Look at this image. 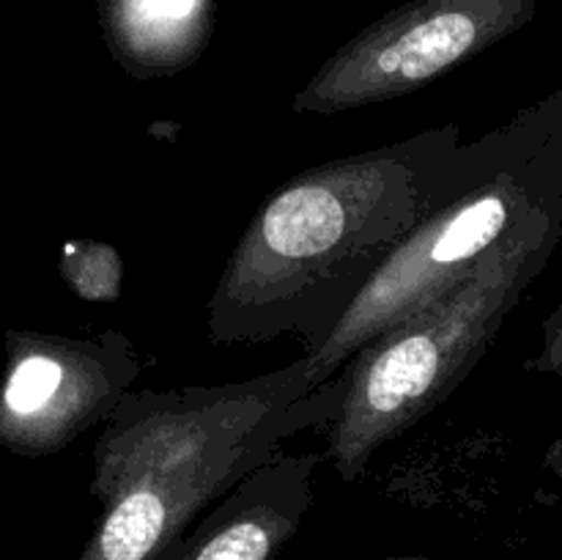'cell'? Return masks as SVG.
Listing matches in <instances>:
<instances>
[{
	"label": "cell",
	"instance_id": "cell-1",
	"mask_svg": "<svg viewBox=\"0 0 562 560\" xmlns=\"http://www.w3.org/2000/svg\"><path fill=\"white\" fill-rule=\"evenodd\" d=\"M532 104L464 141L461 126L423 130L300 170L258 206L206 305L217 346L294 335L316 355L393 253L525 143Z\"/></svg>",
	"mask_w": 562,
	"mask_h": 560
},
{
	"label": "cell",
	"instance_id": "cell-2",
	"mask_svg": "<svg viewBox=\"0 0 562 560\" xmlns=\"http://www.w3.org/2000/svg\"><path fill=\"white\" fill-rule=\"evenodd\" d=\"M349 373L313 384L305 355L241 382L132 390L93 445L91 494L102 508L77 560H157L285 439L327 428Z\"/></svg>",
	"mask_w": 562,
	"mask_h": 560
},
{
	"label": "cell",
	"instance_id": "cell-3",
	"mask_svg": "<svg viewBox=\"0 0 562 560\" xmlns=\"http://www.w3.org/2000/svg\"><path fill=\"white\" fill-rule=\"evenodd\" d=\"M562 209L532 220L459 285L346 362L349 395L327 432V459L360 481L373 456L431 415L492 349L521 294L552 261Z\"/></svg>",
	"mask_w": 562,
	"mask_h": 560
},
{
	"label": "cell",
	"instance_id": "cell-4",
	"mask_svg": "<svg viewBox=\"0 0 562 560\" xmlns=\"http://www.w3.org/2000/svg\"><path fill=\"white\" fill-rule=\"evenodd\" d=\"M562 209V88L532 104L519 152L483 184L428 217L371 280L340 327L316 355L322 388L371 340L459 285L477 264L532 220Z\"/></svg>",
	"mask_w": 562,
	"mask_h": 560
},
{
	"label": "cell",
	"instance_id": "cell-5",
	"mask_svg": "<svg viewBox=\"0 0 562 560\" xmlns=\"http://www.w3.org/2000/svg\"><path fill=\"white\" fill-rule=\"evenodd\" d=\"M538 0H412L329 55L294 97V113L384 104L439 80L532 20Z\"/></svg>",
	"mask_w": 562,
	"mask_h": 560
},
{
	"label": "cell",
	"instance_id": "cell-6",
	"mask_svg": "<svg viewBox=\"0 0 562 560\" xmlns=\"http://www.w3.org/2000/svg\"><path fill=\"white\" fill-rule=\"evenodd\" d=\"M3 346L0 443L22 459L58 453L108 423L140 373L135 346L121 329L93 338L9 329Z\"/></svg>",
	"mask_w": 562,
	"mask_h": 560
},
{
	"label": "cell",
	"instance_id": "cell-7",
	"mask_svg": "<svg viewBox=\"0 0 562 560\" xmlns=\"http://www.w3.org/2000/svg\"><path fill=\"white\" fill-rule=\"evenodd\" d=\"M324 459L278 453L236 483L157 560H272L305 522Z\"/></svg>",
	"mask_w": 562,
	"mask_h": 560
},
{
	"label": "cell",
	"instance_id": "cell-8",
	"mask_svg": "<svg viewBox=\"0 0 562 560\" xmlns=\"http://www.w3.org/2000/svg\"><path fill=\"white\" fill-rule=\"evenodd\" d=\"M108 47L126 75L154 80L187 69L209 38V0H99Z\"/></svg>",
	"mask_w": 562,
	"mask_h": 560
},
{
	"label": "cell",
	"instance_id": "cell-9",
	"mask_svg": "<svg viewBox=\"0 0 562 560\" xmlns=\"http://www.w3.org/2000/svg\"><path fill=\"white\" fill-rule=\"evenodd\" d=\"M60 272L86 300L119 296L121 261L113 247L99 245V242H71L64 247Z\"/></svg>",
	"mask_w": 562,
	"mask_h": 560
},
{
	"label": "cell",
	"instance_id": "cell-10",
	"mask_svg": "<svg viewBox=\"0 0 562 560\" xmlns=\"http://www.w3.org/2000/svg\"><path fill=\"white\" fill-rule=\"evenodd\" d=\"M527 371L562 377V291H560L558 307H554V311L547 316V322H543L541 346H538L536 355L527 360Z\"/></svg>",
	"mask_w": 562,
	"mask_h": 560
},
{
	"label": "cell",
	"instance_id": "cell-11",
	"mask_svg": "<svg viewBox=\"0 0 562 560\" xmlns=\"http://www.w3.org/2000/svg\"><path fill=\"white\" fill-rule=\"evenodd\" d=\"M543 464L554 472V475L562 478V437L554 439L547 448V456H543Z\"/></svg>",
	"mask_w": 562,
	"mask_h": 560
},
{
	"label": "cell",
	"instance_id": "cell-12",
	"mask_svg": "<svg viewBox=\"0 0 562 560\" xmlns=\"http://www.w3.org/2000/svg\"><path fill=\"white\" fill-rule=\"evenodd\" d=\"M382 560H431L426 555H398V558H382Z\"/></svg>",
	"mask_w": 562,
	"mask_h": 560
}]
</instances>
